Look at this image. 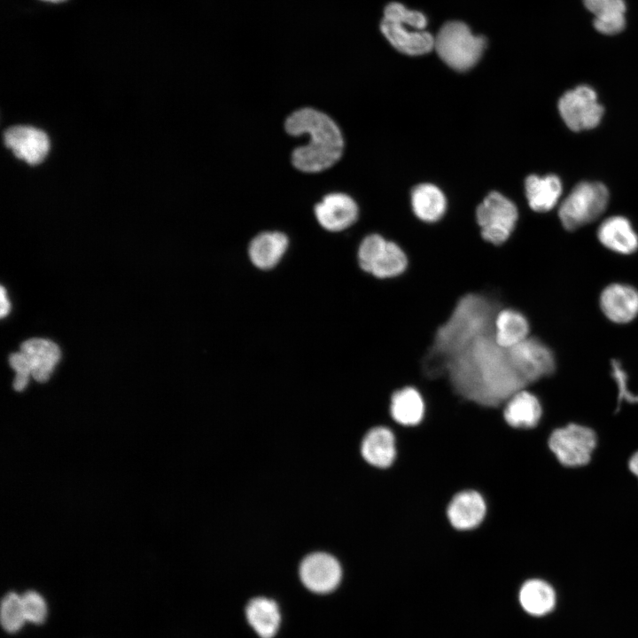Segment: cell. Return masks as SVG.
<instances>
[{
  "label": "cell",
  "mask_w": 638,
  "mask_h": 638,
  "mask_svg": "<svg viewBox=\"0 0 638 638\" xmlns=\"http://www.w3.org/2000/svg\"><path fill=\"white\" fill-rule=\"evenodd\" d=\"M0 300H1V316L4 317L9 313L10 310V303L6 297V292L4 288L2 286L0 291Z\"/></svg>",
  "instance_id": "33"
},
{
  "label": "cell",
  "mask_w": 638,
  "mask_h": 638,
  "mask_svg": "<svg viewBox=\"0 0 638 638\" xmlns=\"http://www.w3.org/2000/svg\"><path fill=\"white\" fill-rule=\"evenodd\" d=\"M486 514V498L480 492L471 488L455 493L446 509V515L451 526L463 532L479 527Z\"/></svg>",
  "instance_id": "11"
},
{
  "label": "cell",
  "mask_w": 638,
  "mask_h": 638,
  "mask_svg": "<svg viewBox=\"0 0 638 638\" xmlns=\"http://www.w3.org/2000/svg\"><path fill=\"white\" fill-rule=\"evenodd\" d=\"M596 445L595 432L588 427L570 424L556 429L549 439V447L564 465L587 464Z\"/></svg>",
  "instance_id": "8"
},
{
  "label": "cell",
  "mask_w": 638,
  "mask_h": 638,
  "mask_svg": "<svg viewBox=\"0 0 638 638\" xmlns=\"http://www.w3.org/2000/svg\"><path fill=\"white\" fill-rule=\"evenodd\" d=\"M525 187L529 206L535 212L551 210L562 194L561 180L555 175H531L525 179Z\"/></svg>",
  "instance_id": "23"
},
{
  "label": "cell",
  "mask_w": 638,
  "mask_h": 638,
  "mask_svg": "<svg viewBox=\"0 0 638 638\" xmlns=\"http://www.w3.org/2000/svg\"><path fill=\"white\" fill-rule=\"evenodd\" d=\"M518 599L525 611L537 617L550 612L556 601L554 588L540 579L525 581L520 587Z\"/></svg>",
  "instance_id": "26"
},
{
  "label": "cell",
  "mask_w": 638,
  "mask_h": 638,
  "mask_svg": "<svg viewBox=\"0 0 638 638\" xmlns=\"http://www.w3.org/2000/svg\"><path fill=\"white\" fill-rule=\"evenodd\" d=\"M507 351L513 367L528 386L551 376L556 369L553 350L539 338L530 336Z\"/></svg>",
  "instance_id": "7"
},
{
  "label": "cell",
  "mask_w": 638,
  "mask_h": 638,
  "mask_svg": "<svg viewBox=\"0 0 638 638\" xmlns=\"http://www.w3.org/2000/svg\"><path fill=\"white\" fill-rule=\"evenodd\" d=\"M611 376L617 385L619 405L621 401L638 403V392L630 389L628 374L620 361L617 359L611 360Z\"/></svg>",
  "instance_id": "30"
},
{
  "label": "cell",
  "mask_w": 638,
  "mask_h": 638,
  "mask_svg": "<svg viewBox=\"0 0 638 638\" xmlns=\"http://www.w3.org/2000/svg\"><path fill=\"white\" fill-rule=\"evenodd\" d=\"M609 191L601 183H578L561 203L558 216L563 227L575 230L596 220L606 209Z\"/></svg>",
  "instance_id": "5"
},
{
  "label": "cell",
  "mask_w": 638,
  "mask_h": 638,
  "mask_svg": "<svg viewBox=\"0 0 638 638\" xmlns=\"http://www.w3.org/2000/svg\"><path fill=\"white\" fill-rule=\"evenodd\" d=\"M10 364L16 371L13 387L16 391H22L27 386L29 375H31L29 363L26 356L19 352L11 355Z\"/></svg>",
  "instance_id": "32"
},
{
  "label": "cell",
  "mask_w": 638,
  "mask_h": 638,
  "mask_svg": "<svg viewBox=\"0 0 638 638\" xmlns=\"http://www.w3.org/2000/svg\"><path fill=\"white\" fill-rule=\"evenodd\" d=\"M26 620L35 624L43 622L47 607L43 598L35 591H27L21 595Z\"/></svg>",
  "instance_id": "31"
},
{
  "label": "cell",
  "mask_w": 638,
  "mask_h": 638,
  "mask_svg": "<svg viewBox=\"0 0 638 638\" xmlns=\"http://www.w3.org/2000/svg\"><path fill=\"white\" fill-rule=\"evenodd\" d=\"M300 578L304 586L315 593H329L335 589L342 576L338 561L324 552L307 556L300 565Z\"/></svg>",
  "instance_id": "10"
},
{
  "label": "cell",
  "mask_w": 638,
  "mask_h": 638,
  "mask_svg": "<svg viewBox=\"0 0 638 638\" xmlns=\"http://www.w3.org/2000/svg\"><path fill=\"white\" fill-rule=\"evenodd\" d=\"M284 128L291 136H308L307 144L292 153V162L298 170L321 172L340 159L344 139L338 126L327 114L309 107L300 108L289 115Z\"/></svg>",
  "instance_id": "2"
},
{
  "label": "cell",
  "mask_w": 638,
  "mask_h": 638,
  "mask_svg": "<svg viewBox=\"0 0 638 638\" xmlns=\"http://www.w3.org/2000/svg\"><path fill=\"white\" fill-rule=\"evenodd\" d=\"M493 331L478 335L446 360L443 378L459 398L499 408L528 385L513 367L507 349L496 344Z\"/></svg>",
  "instance_id": "1"
},
{
  "label": "cell",
  "mask_w": 638,
  "mask_h": 638,
  "mask_svg": "<svg viewBox=\"0 0 638 638\" xmlns=\"http://www.w3.org/2000/svg\"><path fill=\"white\" fill-rule=\"evenodd\" d=\"M411 205L416 216L424 222H436L447 209V199L441 190L432 183L416 185L411 193Z\"/></svg>",
  "instance_id": "24"
},
{
  "label": "cell",
  "mask_w": 638,
  "mask_h": 638,
  "mask_svg": "<svg viewBox=\"0 0 638 638\" xmlns=\"http://www.w3.org/2000/svg\"><path fill=\"white\" fill-rule=\"evenodd\" d=\"M4 141L16 157L31 165L42 162L50 149L47 135L38 128L28 126H15L8 128L4 132Z\"/></svg>",
  "instance_id": "15"
},
{
  "label": "cell",
  "mask_w": 638,
  "mask_h": 638,
  "mask_svg": "<svg viewBox=\"0 0 638 638\" xmlns=\"http://www.w3.org/2000/svg\"><path fill=\"white\" fill-rule=\"evenodd\" d=\"M504 422L514 430H528L538 425L542 406L536 394L527 388L514 393L502 405Z\"/></svg>",
  "instance_id": "17"
},
{
  "label": "cell",
  "mask_w": 638,
  "mask_h": 638,
  "mask_svg": "<svg viewBox=\"0 0 638 638\" xmlns=\"http://www.w3.org/2000/svg\"><path fill=\"white\" fill-rule=\"evenodd\" d=\"M630 471L638 477V452L635 453L629 461Z\"/></svg>",
  "instance_id": "34"
},
{
  "label": "cell",
  "mask_w": 638,
  "mask_h": 638,
  "mask_svg": "<svg viewBox=\"0 0 638 638\" xmlns=\"http://www.w3.org/2000/svg\"><path fill=\"white\" fill-rule=\"evenodd\" d=\"M596 234L599 242L615 253L631 255L638 250V234L624 216L605 219L599 225Z\"/></svg>",
  "instance_id": "19"
},
{
  "label": "cell",
  "mask_w": 638,
  "mask_h": 638,
  "mask_svg": "<svg viewBox=\"0 0 638 638\" xmlns=\"http://www.w3.org/2000/svg\"><path fill=\"white\" fill-rule=\"evenodd\" d=\"M584 4L594 14V27L600 33L611 35L624 29V0H584Z\"/></svg>",
  "instance_id": "25"
},
{
  "label": "cell",
  "mask_w": 638,
  "mask_h": 638,
  "mask_svg": "<svg viewBox=\"0 0 638 638\" xmlns=\"http://www.w3.org/2000/svg\"><path fill=\"white\" fill-rule=\"evenodd\" d=\"M360 452L362 459L373 468H390L398 456L394 431L383 424L371 427L362 437Z\"/></svg>",
  "instance_id": "13"
},
{
  "label": "cell",
  "mask_w": 638,
  "mask_h": 638,
  "mask_svg": "<svg viewBox=\"0 0 638 638\" xmlns=\"http://www.w3.org/2000/svg\"><path fill=\"white\" fill-rule=\"evenodd\" d=\"M493 332L496 344L510 349L531 336V323L521 310L503 307L494 316Z\"/></svg>",
  "instance_id": "18"
},
{
  "label": "cell",
  "mask_w": 638,
  "mask_h": 638,
  "mask_svg": "<svg viewBox=\"0 0 638 638\" xmlns=\"http://www.w3.org/2000/svg\"><path fill=\"white\" fill-rule=\"evenodd\" d=\"M287 236L279 231H264L255 236L248 245V256L258 268L267 270L276 267L288 249Z\"/></svg>",
  "instance_id": "21"
},
{
  "label": "cell",
  "mask_w": 638,
  "mask_h": 638,
  "mask_svg": "<svg viewBox=\"0 0 638 638\" xmlns=\"http://www.w3.org/2000/svg\"><path fill=\"white\" fill-rule=\"evenodd\" d=\"M20 352L29 363L31 375L38 382L49 379L60 358L59 347L54 342L43 338L25 341Z\"/></svg>",
  "instance_id": "22"
},
{
  "label": "cell",
  "mask_w": 638,
  "mask_h": 638,
  "mask_svg": "<svg viewBox=\"0 0 638 638\" xmlns=\"http://www.w3.org/2000/svg\"><path fill=\"white\" fill-rule=\"evenodd\" d=\"M384 19L402 24L414 30H423L427 21L424 15L417 11H411L400 3L389 4L384 11Z\"/></svg>",
  "instance_id": "29"
},
{
  "label": "cell",
  "mask_w": 638,
  "mask_h": 638,
  "mask_svg": "<svg viewBox=\"0 0 638 638\" xmlns=\"http://www.w3.org/2000/svg\"><path fill=\"white\" fill-rule=\"evenodd\" d=\"M486 43L483 36L473 35L465 23L449 21L434 37V49L451 68L466 71L479 60Z\"/></svg>",
  "instance_id": "3"
},
{
  "label": "cell",
  "mask_w": 638,
  "mask_h": 638,
  "mask_svg": "<svg viewBox=\"0 0 638 638\" xmlns=\"http://www.w3.org/2000/svg\"><path fill=\"white\" fill-rule=\"evenodd\" d=\"M558 110L566 126L573 131L595 128L603 114L595 91L585 85L565 92L559 99Z\"/></svg>",
  "instance_id": "9"
},
{
  "label": "cell",
  "mask_w": 638,
  "mask_h": 638,
  "mask_svg": "<svg viewBox=\"0 0 638 638\" xmlns=\"http://www.w3.org/2000/svg\"><path fill=\"white\" fill-rule=\"evenodd\" d=\"M517 218L515 204L498 191L490 192L476 210L482 239L494 246L503 245L510 238Z\"/></svg>",
  "instance_id": "6"
},
{
  "label": "cell",
  "mask_w": 638,
  "mask_h": 638,
  "mask_svg": "<svg viewBox=\"0 0 638 638\" xmlns=\"http://www.w3.org/2000/svg\"><path fill=\"white\" fill-rule=\"evenodd\" d=\"M315 215L323 229L338 232L355 222L358 206L355 201L345 193H331L315 206Z\"/></svg>",
  "instance_id": "14"
},
{
  "label": "cell",
  "mask_w": 638,
  "mask_h": 638,
  "mask_svg": "<svg viewBox=\"0 0 638 638\" xmlns=\"http://www.w3.org/2000/svg\"><path fill=\"white\" fill-rule=\"evenodd\" d=\"M43 1L51 2V3H58V2H62L64 0H43Z\"/></svg>",
  "instance_id": "35"
},
{
  "label": "cell",
  "mask_w": 638,
  "mask_h": 638,
  "mask_svg": "<svg viewBox=\"0 0 638 638\" xmlns=\"http://www.w3.org/2000/svg\"><path fill=\"white\" fill-rule=\"evenodd\" d=\"M603 315L616 324H627L638 317V289L615 282L606 285L599 295Z\"/></svg>",
  "instance_id": "12"
},
{
  "label": "cell",
  "mask_w": 638,
  "mask_h": 638,
  "mask_svg": "<svg viewBox=\"0 0 638 638\" xmlns=\"http://www.w3.org/2000/svg\"><path fill=\"white\" fill-rule=\"evenodd\" d=\"M381 31L388 42L399 51L411 56L428 53L434 48V37L423 30H410L408 27L385 19Z\"/></svg>",
  "instance_id": "20"
},
{
  "label": "cell",
  "mask_w": 638,
  "mask_h": 638,
  "mask_svg": "<svg viewBox=\"0 0 638 638\" xmlns=\"http://www.w3.org/2000/svg\"><path fill=\"white\" fill-rule=\"evenodd\" d=\"M360 268L377 280L402 276L409 266V258L396 242L373 233L366 236L357 250Z\"/></svg>",
  "instance_id": "4"
},
{
  "label": "cell",
  "mask_w": 638,
  "mask_h": 638,
  "mask_svg": "<svg viewBox=\"0 0 638 638\" xmlns=\"http://www.w3.org/2000/svg\"><path fill=\"white\" fill-rule=\"evenodd\" d=\"M26 621L21 595L14 592L7 594L1 604V624L10 633L19 631Z\"/></svg>",
  "instance_id": "28"
},
{
  "label": "cell",
  "mask_w": 638,
  "mask_h": 638,
  "mask_svg": "<svg viewBox=\"0 0 638 638\" xmlns=\"http://www.w3.org/2000/svg\"><path fill=\"white\" fill-rule=\"evenodd\" d=\"M426 401L423 393L408 385L394 390L389 400L391 420L401 427H415L424 419Z\"/></svg>",
  "instance_id": "16"
},
{
  "label": "cell",
  "mask_w": 638,
  "mask_h": 638,
  "mask_svg": "<svg viewBox=\"0 0 638 638\" xmlns=\"http://www.w3.org/2000/svg\"><path fill=\"white\" fill-rule=\"evenodd\" d=\"M250 626L261 638H273L280 625V612L276 603L266 597L252 599L245 609Z\"/></svg>",
  "instance_id": "27"
}]
</instances>
